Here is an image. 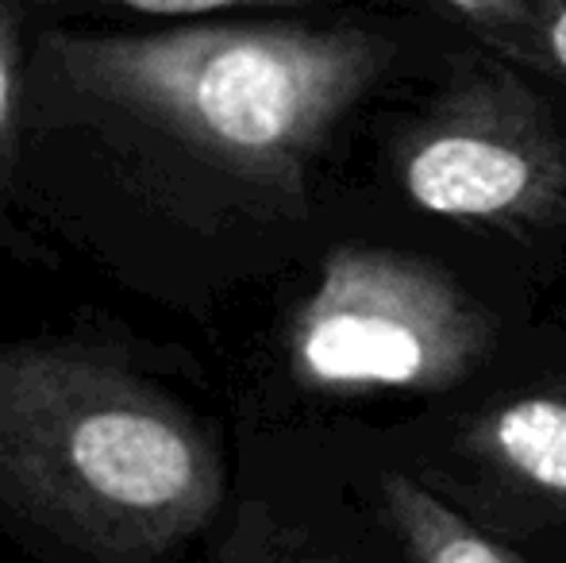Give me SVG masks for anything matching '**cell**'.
<instances>
[{"label": "cell", "mask_w": 566, "mask_h": 563, "mask_svg": "<svg viewBox=\"0 0 566 563\" xmlns=\"http://www.w3.org/2000/svg\"><path fill=\"white\" fill-rule=\"evenodd\" d=\"M224 498L217 444L170 394L66 340H0V502L93 563H155Z\"/></svg>", "instance_id": "2"}, {"label": "cell", "mask_w": 566, "mask_h": 563, "mask_svg": "<svg viewBox=\"0 0 566 563\" xmlns=\"http://www.w3.org/2000/svg\"><path fill=\"white\" fill-rule=\"evenodd\" d=\"M490 316L424 256L328 251L290 324V371L324 394L448 390L482 363Z\"/></svg>", "instance_id": "4"}, {"label": "cell", "mask_w": 566, "mask_h": 563, "mask_svg": "<svg viewBox=\"0 0 566 563\" xmlns=\"http://www.w3.org/2000/svg\"><path fill=\"white\" fill-rule=\"evenodd\" d=\"M381 498L412 563H524L409 475L389 471Z\"/></svg>", "instance_id": "7"}, {"label": "cell", "mask_w": 566, "mask_h": 563, "mask_svg": "<svg viewBox=\"0 0 566 563\" xmlns=\"http://www.w3.org/2000/svg\"><path fill=\"white\" fill-rule=\"evenodd\" d=\"M566 90V0H386Z\"/></svg>", "instance_id": "6"}, {"label": "cell", "mask_w": 566, "mask_h": 563, "mask_svg": "<svg viewBox=\"0 0 566 563\" xmlns=\"http://www.w3.org/2000/svg\"><path fill=\"white\" fill-rule=\"evenodd\" d=\"M467 451L497 479L566 505V386L528 390L485 409Z\"/></svg>", "instance_id": "5"}, {"label": "cell", "mask_w": 566, "mask_h": 563, "mask_svg": "<svg viewBox=\"0 0 566 563\" xmlns=\"http://www.w3.org/2000/svg\"><path fill=\"white\" fill-rule=\"evenodd\" d=\"M93 4H119L147 15H209L231 8H321V4H386V0H93Z\"/></svg>", "instance_id": "9"}, {"label": "cell", "mask_w": 566, "mask_h": 563, "mask_svg": "<svg viewBox=\"0 0 566 563\" xmlns=\"http://www.w3.org/2000/svg\"><path fill=\"white\" fill-rule=\"evenodd\" d=\"M394 174L432 217L544 225L566 212V128L536 77L448 35L440 77L394 132Z\"/></svg>", "instance_id": "3"}, {"label": "cell", "mask_w": 566, "mask_h": 563, "mask_svg": "<svg viewBox=\"0 0 566 563\" xmlns=\"http://www.w3.org/2000/svg\"><path fill=\"white\" fill-rule=\"evenodd\" d=\"M436 31L394 4L147 35L46 31L35 74L97 121L143 132L254 194L301 201L332 136Z\"/></svg>", "instance_id": "1"}, {"label": "cell", "mask_w": 566, "mask_h": 563, "mask_svg": "<svg viewBox=\"0 0 566 563\" xmlns=\"http://www.w3.org/2000/svg\"><path fill=\"white\" fill-rule=\"evenodd\" d=\"M23 90V23L12 0H0V170L12 143Z\"/></svg>", "instance_id": "8"}]
</instances>
